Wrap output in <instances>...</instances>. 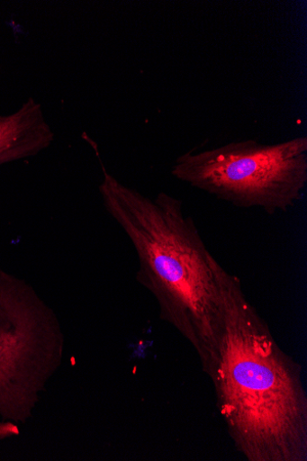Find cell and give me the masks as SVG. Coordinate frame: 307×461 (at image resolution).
<instances>
[{
    "label": "cell",
    "instance_id": "6da1fadb",
    "mask_svg": "<svg viewBox=\"0 0 307 461\" xmlns=\"http://www.w3.org/2000/svg\"><path fill=\"white\" fill-rule=\"evenodd\" d=\"M213 266L221 312L205 373L228 431L248 461H307L302 367L278 346L240 279L216 259Z\"/></svg>",
    "mask_w": 307,
    "mask_h": 461
},
{
    "label": "cell",
    "instance_id": "7a4b0ae2",
    "mask_svg": "<svg viewBox=\"0 0 307 461\" xmlns=\"http://www.w3.org/2000/svg\"><path fill=\"white\" fill-rule=\"evenodd\" d=\"M99 191L106 212L133 244L139 282L156 299L162 321L195 349L205 372L214 353L221 291L214 258L179 198H150L109 174L100 158Z\"/></svg>",
    "mask_w": 307,
    "mask_h": 461
},
{
    "label": "cell",
    "instance_id": "3957f363",
    "mask_svg": "<svg viewBox=\"0 0 307 461\" xmlns=\"http://www.w3.org/2000/svg\"><path fill=\"white\" fill-rule=\"evenodd\" d=\"M171 176L239 208L285 213L307 185V137L275 144L254 140L230 142L175 160Z\"/></svg>",
    "mask_w": 307,
    "mask_h": 461
},
{
    "label": "cell",
    "instance_id": "277c9868",
    "mask_svg": "<svg viewBox=\"0 0 307 461\" xmlns=\"http://www.w3.org/2000/svg\"><path fill=\"white\" fill-rule=\"evenodd\" d=\"M65 353L53 308L32 285L0 267V421L30 420Z\"/></svg>",
    "mask_w": 307,
    "mask_h": 461
},
{
    "label": "cell",
    "instance_id": "5b68a950",
    "mask_svg": "<svg viewBox=\"0 0 307 461\" xmlns=\"http://www.w3.org/2000/svg\"><path fill=\"white\" fill-rule=\"evenodd\" d=\"M54 140L45 113L32 98L14 113L0 115V166L36 156Z\"/></svg>",
    "mask_w": 307,
    "mask_h": 461
},
{
    "label": "cell",
    "instance_id": "8992f818",
    "mask_svg": "<svg viewBox=\"0 0 307 461\" xmlns=\"http://www.w3.org/2000/svg\"><path fill=\"white\" fill-rule=\"evenodd\" d=\"M21 435L20 426L12 422L0 421V442Z\"/></svg>",
    "mask_w": 307,
    "mask_h": 461
}]
</instances>
